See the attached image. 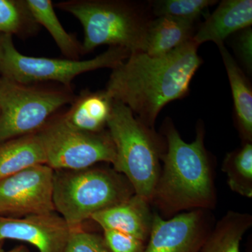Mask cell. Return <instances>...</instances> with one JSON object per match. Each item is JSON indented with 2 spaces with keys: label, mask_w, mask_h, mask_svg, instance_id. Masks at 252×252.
I'll return each instance as SVG.
<instances>
[{
  "label": "cell",
  "mask_w": 252,
  "mask_h": 252,
  "mask_svg": "<svg viewBox=\"0 0 252 252\" xmlns=\"http://www.w3.org/2000/svg\"><path fill=\"white\" fill-rule=\"evenodd\" d=\"M193 39L160 56L134 52L112 69L105 91L154 128L162 108L188 94L190 81L203 61Z\"/></svg>",
  "instance_id": "cell-1"
},
{
  "label": "cell",
  "mask_w": 252,
  "mask_h": 252,
  "mask_svg": "<svg viewBox=\"0 0 252 252\" xmlns=\"http://www.w3.org/2000/svg\"><path fill=\"white\" fill-rule=\"evenodd\" d=\"M165 151L163 165L152 203L166 217L181 211L210 210L217 203L210 156L205 146V127L197 126L195 140L187 143L170 119L162 126Z\"/></svg>",
  "instance_id": "cell-2"
},
{
  "label": "cell",
  "mask_w": 252,
  "mask_h": 252,
  "mask_svg": "<svg viewBox=\"0 0 252 252\" xmlns=\"http://www.w3.org/2000/svg\"><path fill=\"white\" fill-rule=\"evenodd\" d=\"M78 19L84 29L83 55L108 45L144 52L150 6L126 0H67L55 4Z\"/></svg>",
  "instance_id": "cell-3"
},
{
  "label": "cell",
  "mask_w": 252,
  "mask_h": 252,
  "mask_svg": "<svg viewBox=\"0 0 252 252\" xmlns=\"http://www.w3.org/2000/svg\"><path fill=\"white\" fill-rule=\"evenodd\" d=\"M107 127L115 147L114 170L127 179L135 195L152 203L161 170L165 139L135 117L127 106L115 100Z\"/></svg>",
  "instance_id": "cell-4"
},
{
  "label": "cell",
  "mask_w": 252,
  "mask_h": 252,
  "mask_svg": "<svg viewBox=\"0 0 252 252\" xmlns=\"http://www.w3.org/2000/svg\"><path fill=\"white\" fill-rule=\"evenodd\" d=\"M134 194L127 179L114 170L93 166L54 171L55 210L70 229L82 226L94 214L126 201Z\"/></svg>",
  "instance_id": "cell-5"
},
{
  "label": "cell",
  "mask_w": 252,
  "mask_h": 252,
  "mask_svg": "<svg viewBox=\"0 0 252 252\" xmlns=\"http://www.w3.org/2000/svg\"><path fill=\"white\" fill-rule=\"evenodd\" d=\"M54 83L25 84L0 77V143L35 133L75 97Z\"/></svg>",
  "instance_id": "cell-6"
},
{
  "label": "cell",
  "mask_w": 252,
  "mask_h": 252,
  "mask_svg": "<svg viewBox=\"0 0 252 252\" xmlns=\"http://www.w3.org/2000/svg\"><path fill=\"white\" fill-rule=\"evenodd\" d=\"M130 54L122 48L109 47L89 60L32 57L18 51L12 36L0 32V75L21 84L54 83L71 88L80 74L102 68L114 69Z\"/></svg>",
  "instance_id": "cell-7"
},
{
  "label": "cell",
  "mask_w": 252,
  "mask_h": 252,
  "mask_svg": "<svg viewBox=\"0 0 252 252\" xmlns=\"http://www.w3.org/2000/svg\"><path fill=\"white\" fill-rule=\"evenodd\" d=\"M44 148L46 165L56 170H79L100 162L114 165L115 147L108 131L79 130L56 114L36 132Z\"/></svg>",
  "instance_id": "cell-8"
},
{
  "label": "cell",
  "mask_w": 252,
  "mask_h": 252,
  "mask_svg": "<svg viewBox=\"0 0 252 252\" xmlns=\"http://www.w3.org/2000/svg\"><path fill=\"white\" fill-rule=\"evenodd\" d=\"M54 170L35 165L0 180V216L23 217L55 212Z\"/></svg>",
  "instance_id": "cell-9"
},
{
  "label": "cell",
  "mask_w": 252,
  "mask_h": 252,
  "mask_svg": "<svg viewBox=\"0 0 252 252\" xmlns=\"http://www.w3.org/2000/svg\"><path fill=\"white\" fill-rule=\"evenodd\" d=\"M208 211L191 210L168 220L155 214L144 252H198L212 229Z\"/></svg>",
  "instance_id": "cell-10"
},
{
  "label": "cell",
  "mask_w": 252,
  "mask_h": 252,
  "mask_svg": "<svg viewBox=\"0 0 252 252\" xmlns=\"http://www.w3.org/2000/svg\"><path fill=\"white\" fill-rule=\"evenodd\" d=\"M70 228L55 212L23 217L0 216V241L18 240L36 247L39 252H64Z\"/></svg>",
  "instance_id": "cell-11"
},
{
  "label": "cell",
  "mask_w": 252,
  "mask_h": 252,
  "mask_svg": "<svg viewBox=\"0 0 252 252\" xmlns=\"http://www.w3.org/2000/svg\"><path fill=\"white\" fill-rule=\"evenodd\" d=\"M252 25V0H224L197 28L193 40L198 46L212 41L219 46L224 44L228 36Z\"/></svg>",
  "instance_id": "cell-12"
},
{
  "label": "cell",
  "mask_w": 252,
  "mask_h": 252,
  "mask_svg": "<svg viewBox=\"0 0 252 252\" xmlns=\"http://www.w3.org/2000/svg\"><path fill=\"white\" fill-rule=\"evenodd\" d=\"M149 202L134 194L122 203L94 214V220L102 230H114L135 237L146 243L152 228Z\"/></svg>",
  "instance_id": "cell-13"
},
{
  "label": "cell",
  "mask_w": 252,
  "mask_h": 252,
  "mask_svg": "<svg viewBox=\"0 0 252 252\" xmlns=\"http://www.w3.org/2000/svg\"><path fill=\"white\" fill-rule=\"evenodd\" d=\"M113 99L105 91H84L75 96L67 111L63 113L64 120L73 127L86 132L105 130Z\"/></svg>",
  "instance_id": "cell-14"
},
{
  "label": "cell",
  "mask_w": 252,
  "mask_h": 252,
  "mask_svg": "<svg viewBox=\"0 0 252 252\" xmlns=\"http://www.w3.org/2000/svg\"><path fill=\"white\" fill-rule=\"evenodd\" d=\"M196 23L178 18L159 16L151 20L146 34L144 53L163 56L193 39Z\"/></svg>",
  "instance_id": "cell-15"
},
{
  "label": "cell",
  "mask_w": 252,
  "mask_h": 252,
  "mask_svg": "<svg viewBox=\"0 0 252 252\" xmlns=\"http://www.w3.org/2000/svg\"><path fill=\"white\" fill-rule=\"evenodd\" d=\"M228 75L238 130L245 142L252 141V91L248 77L224 44L218 46Z\"/></svg>",
  "instance_id": "cell-16"
},
{
  "label": "cell",
  "mask_w": 252,
  "mask_h": 252,
  "mask_svg": "<svg viewBox=\"0 0 252 252\" xmlns=\"http://www.w3.org/2000/svg\"><path fill=\"white\" fill-rule=\"evenodd\" d=\"M39 165H46V157L36 132L0 143V180Z\"/></svg>",
  "instance_id": "cell-17"
},
{
  "label": "cell",
  "mask_w": 252,
  "mask_h": 252,
  "mask_svg": "<svg viewBox=\"0 0 252 252\" xmlns=\"http://www.w3.org/2000/svg\"><path fill=\"white\" fill-rule=\"evenodd\" d=\"M252 225L250 214L228 212L210 230L198 252H240L244 235Z\"/></svg>",
  "instance_id": "cell-18"
},
{
  "label": "cell",
  "mask_w": 252,
  "mask_h": 252,
  "mask_svg": "<svg viewBox=\"0 0 252 252\" xmlns=\"http://www.w3.org/2000/svg\"><path fill=\"white\" fill-rule=\"evenodd\" d=\"M28 6L39 26H42L52 36L65 59L80 60L82 44L77 38L66 31L59 21L51 0H27Z\"/></svg>",
  "instance_id": "cell-19"
},
{
  "label": "cell",
  "mask_w": 252,
  "mask_h": 252,
  "mask_svg": "<svg viewBox=\"0 0 252 252\" xmlns=\"http://www.w3.org/2000/svg\"><path fill=\"white\" fill-rule=\"evenodd\" d=\"M222 171L227 177L228 187L235 193L252 197V144L247 142L241 148L226 154Z\"/></svg>",
  "instance_id": "cell-20"
},
{
  "label": "cell",
  "mask_w": 252,
  "mask_h": 252,
  "mask_svg": "<svg viewBox=\"0 0 252 252\" xmlns=\"http://www.w3.org/2000/svg\"><path fill=\"white\" fill-rule=\"evenodd\" d=\"M39 29L27 0H0V32L26 39Z\"/></svg>",
  "instance_id": "cell-21"
},
{
  "label": "cell",
  "mask_w": 252,
  "mask_h": 252,
  "mask_svg": "<svg viewBox=\"0 0 252 252\" xmlns=\"http://www.w3.org/2000/svg\"><path fill=\"white\" fill-rule=\"evenodd\" d=\"M215 0H160L149 3L154 17L168 16L197 23L205 10L216 4Z\"/></svg>",
  "instance_id": "cell-22"
},
{
  "label": "cell",
  "mask_w": 252,
  "mask_h": 252,
  "mask_svg": "<svg viewBox=\"0 0 252 252\" xmlns=\"http://www.w3.org/2000/svg\"><path fill=\"white\" fill-rule=\"evenodd\" d=\"M64 252H111L103 236L83 229L82 226L70 230Z\"/></svg>",
  "instance_id": "cell-23"
},
{
  "label": "cell",
  "mask_w": 252,
  "mask_h": 252,
  "mask_svg": "<svg viewBox=\"0 0 252 252\" xmlns=\"http://www.w3.org/2000/svg\"><path fill=\"white\" fill-rule=\"evenodd\" d=\"M103 238L111 252H144L146 244L122 232L103 230Z\"/></svg>",
  "instance_id": "cell-24"
},
{
  "label": "cell",
  "mask_w": 252,
  "mask_h": 252,
  "mask_svg": "<svg viewBox=\"0 0 252 252\" xmlns=\"http://www.w3.org/2000/svg\"><path fill=\"white\" fill-rule=\"evenodd\" d=\"M234 49L240 63L248 74L252 71V27L235 33Z\"/></svg>",
  "instance_id": "cell-25"
},
{
  "label": "cell",
  "mask_w": 252,
  "mask_h": 252,
  "mask_svg": "<svg viewBox=\"0 0 252 252\" xmlns=\"http://www.w3.org/2000/svg\"><path fill=\"white\" fill-rule=\"evenodd\" d=\"M4 241H0V252H30L29 249L26 245H18L10 250H5Z\"/></svg>",
  "instance_id": "cell-26"
}]
</instances>
